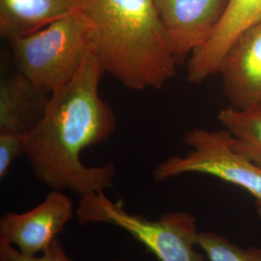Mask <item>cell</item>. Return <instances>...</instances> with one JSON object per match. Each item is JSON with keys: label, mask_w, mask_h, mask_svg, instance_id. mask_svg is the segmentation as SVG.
I'll return each mask as SVG.
<instances>
[{"label": "cell", "mask_w": 261, "mask_h": 261, "mask_svg": "<svg viewBox=\"0 0 261 261\" xmlns=\"http://www.w3.org/2000/svg\"><path fill=\"white\" fill-rule=\"evenodd\" d=\"M217 74L231 107H261V21L237 38L228 48Z\"/></svg>", "instance_id": "ba28073f"}, {"label": "cell", "mask_w": 261, "mask_h": 261, "mask_svg": "<svg viewBox=\"0 0 261 261\" xmlns=\"http://www.w3.org/2000/svg\"><path fill=\"white\" fill-rule=\"evenodd\" d=\"M112 261H123V260H120V259H113V260H112Z\"/></svg>", "instance_id": "2e32d148"}, {"label": "cell", "mask_w": 261, "mask_h": 261, "mask_svg": "<svg viewBox=\"0 0 261 261\" xmlns=\"http://www.w3.org/2000/svg\"><path fill=\"white\" fill-rule=\"evenodd\" d=\"M259 21L261 0H229L213 36L190 56L187 67L188 82L201 84L216 75L234 41Z\"/></svg>", "instance_id": "9c48e42d"}, {"label": "cell", "mask_w": 261, "mask_h": 261, "mask_svg": "<svg viewBox=\"0 0 261 261\" xmlns=\"http://www.w3.org/2000/svg\"><path fill=\"white\" fill-rule=\"evenodd\" d=\"M105 74L130 90L161 89L176 74L154 0H76Z\"/></svg>", "instance_id": "7a4b0ae2"}, {"label": "cell", "mask_w": 261, "mask_h": 261, "mask_svg": "<svg viewBox=\"0 0 261 261\" xmlns=\"http://www.w3.org/2000/svg\"><path fill=\"white\" fill-rule=\"evenodd\" d=\"M79 223L115 225L141 243L159 261H205L196 252V218L186 212H168L152 221L127 211L122 200L112 201L105 192L80 196Z\"/></svg>", "instance_id": "277c9868"}, {"label": "cell", "mask_w": 261, "mask_h": 261, "mask_svg": "<svg viewBox=\"0 0 261 261\" xmlns=\"http://www.w3.org/2000/svg\"><path fill=\"white\" fill-rule=\"evenodd\" d=\"M197 246L205 252L209 261H261V247L245 249L210 231L198 233Z\"/></svg>", "instance_id": "4fadbf2b"}, {"label": "cell", "mask_w": 261, "mask_h": 261, "mask_svg": "<svg viewBox=\"0 0 261 261\" xmlns=\"http://www.w3.org/2000/svg\"><path fill=\"white\" fill-rule=\"evenodd\" d=\"M25 135L0 133V178L9 172L13 163L21 155H25Z\"/></svg>", "instance_id": "9a60e30c"}, {"label": "cell", "mask_w": 261, "mask_h": 261, "mask_svg": "<svg viewBox=\"0 0 261 261\" xmlns=\"http://www.w3.org/2000/svg\"><path fill=\"white\" fill-rule=\"evenodd\" d=\"M10 43L18 72L45 95L69 84L93 49L91 28L79 11Z\"/></svg>", "instance_id": "3957f363"}, {"label": "cell", "mask_w": 261, "mask_h": 261, "mask_svg": "<svg viewBox=\"0 0 261 261\" xmlns=\"http://www.w3.org/2000/svg\"><path fill=\"white\" fill-rule=\"evenodd\" d=\"M183 140L191 150L160 163L153 179L163 182L187 173L219 178L247 191L261 219V167L236 148L229 132L195 128L187 130Z\"/></svg>", "instance_id": "5b68a950"}, {"label": "cell", "mask_w": 261, "mask_h": 261, "mask_svg": "<svg viewBox=\"0 0 261 261\" xmlns=\"http://www.w3.org/2000/svg\"><path fill=\"white\" fill-rule=\"evenodd\" d=\"M75 11L76 0H0V34L25 36Z\"/></svg>", "instance_id": "30bf717a"}, {"label": "cell", "mask_w": 261, "mask_h": 261, "mask_svg": "<svg viewBox=\"0 0 261 261\" xmlns=\"http://www.w3.org/2000/svg\"><path fill=\"white\" fill-rule=\"evenodd\" d=\"M229 0H154L159 19L178 60L213 36Z\"/></svg>", "instance_id": "52a82bcc"}, {"label": "cell", "mask_w": 261, "mask_h": 261, "mask_svg": "<svg viewBox=\"0 0 261 261\" xmlns=\"http://www.w3.org/2000/svg\"><path fill=\"white\" fill-rule=\"evenodd\" d=\"M0 261H73L65 252L62 243L57 238L40 255L27 256L8 241L0 238Z\"/></svg>", "instance_id": "5bb4252c"}, {"label": "cell", "mask_w": 261, "mask_h": 261, "mask_svg": "<svg viewBox=\"0 0 261 261\" xmlns=\"http://www.w3.org/2000/svg\"><path fill=\"white\" fill-rule=\"evenodd\" d=\"M218 118L236 148L261 167V107L239 110L230 106L221 110Z\"/></svg>", "instance_id": "7c38bea8"}, {"label": "cell", "mask_w": 261, "mask_h": 261, "mask_svg": "<svg viewBox=\"0 0 261 261\" xmlns=\"http://www.w3.org/2000/svg\"><path fill=\"white\" fill-rule=\"evenodd\" d=\"M103 74L92 49L74 79L50 95L42 118L25 135L31 170L51 190L82 196L113 185V163L87 167L81 158L84 149L107 141L116 129L115 115L99 92Z\"/></svg>", "instance_id": "6da1fadb"}, {"label": "cell", "mask_w": 261, "mask_h": 261, "mask_svg": "<svg viewBox=\"0 0 261 261\" xmlns=\"http://www.w3.org/2000/svg\"><path fill=\"white\" fill-rule=\"evenodd\" d=\"M71 198L51 190L44 200L23 213L9 212L0 219V238L21 254L34 256L46 251L74 216Z\"/></svg>", "instance_id": "8992f818"}, {"label": "cell", "mask_w": 261, "mask_h": 261, "mask_svg": "<svg viewBox=\"0 0 261 261\" xmlns=\"http://www.w3.org/2000/svg\"><path fill=\"white\" fill-rule=\"evenodd\" d=\"M47 95L39 91L19 72L0 82V133L27 134L32 114L46 105Z\"/></svg>", "instance_id": "8fae6325"}]
</instances>
